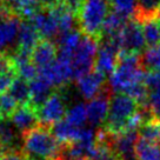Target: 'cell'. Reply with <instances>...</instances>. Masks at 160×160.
<instances>
[{"mask_svg": "<svg viewBox=\"0 0 160 160\" xmlns=\"http://www.w3.org/2000/svg\"><path fill=\"white\" fill-rule=\"evenodd\" d=\"M22 137V153L28 160H55L61 157V145L50 127L39 125Z\"/></svg>", "mask_w": 160, "mask_h": 160, "instance_id": "cell-1", "label": "cell"}, {"mask_svg": "<svg viewBox=\"0 0 160 160\" xmlns=\"http://www.w3.org/2000/svg\"><path fill=\"white\" fill-rule=\"evenodd\" d=\"M141 106L125 93H114L111 97L108 115L104 130L110 135L120 134L125 131L127 122Z\"/></svg>", "mask_w": 160, "mask_h": 160, "instance_id": "cell-2", "label": "cell"}, {"mask_svg": "<svg viewBox=\"0 0 160 160\" xmlns=\"http://www.w3.org/2000/svg\"><path fill=\"white\" fill-rule=\"evenodd\" d=\"M110 8V0H85L77 19L80 32L100 41L102 25Z\"/></svg>", "mask_w": 160, "mask_h": 160, "instance_id": "cell-3", "label": "cell"}, {"mask_svg": "<svg viewBox=\"0 0 160 160\" xmlns=\"http://www.w3.org/2000/svg\"><path fill=\"white\" fill-rule=\"evenodd\" d=\"M99 42V40L82 34L80 45L78 46L71 60L73 70V79H80L94 70Z\"/></svg>", "mask_w": 160, "mask_h": 160, "instance_id": "cell-4", "label": "cell"}, {"mask_svg": "<svg viewBox=\"0 0 160 160\" xmlns=\"http://www.w3.org/2000/svg\"><path fill=\"white\" fill-rule=\"evenodd\" d=\"M21 21L18 15L0 10V55H11L17 50Z\"/></svg>", "mask_w": 160, "mask_h": 160, "instance_id": "cell-5", "label": "cell"}, {"mask_svg": "<svg viewBox=\"0 0 160 160\" xmlns=\"http://www.w3.org/2000/svg\"><path fill=\"white\" fill-rule=\"evenodd\" d=\"M65 93L66 87L53 91V93L44 102V105L37 111L40 125L51 128L54 124L62 120L67 112L65 105Z\"/></svg>", "mask_w": 160, "mask_h": 160, "instance_id": "cell-6", "label": "cell"}, {"mask_svg": "<svg viewBox=\"0 0 160 160\" xmlns=\"http://www.w3.org/2000/svg\"><path fill=\"white\" fill-rule=\"evenodd\" d=\"M38 75L47 80L57 90L64 88L73 79V70L71 59L58 57L54 62L38 70Z\"/></svg>", "mask_w": 160, "mask_h": 160, "instance_id": "cell-7", "label": "cell"}, {"mask_svg": "<svg viewBox=\"0 0 160 160\" xmlns=\"http://www.w3.org/2000/svg\"><path fill=\"white\" fill-rule=\"evenodd\" d=\"M120 39L121 51L135 54H141L146 51V41L142 27L137 20H127L125 27L120 34Z\"/></svg>", "mask_w": 160, "mask_h": 160, "instance_id": "cell-8", "label": "cell"}, {"mask_svg": "<svg viewBox=\"0 0 160 160\" xmlns=\"http://www.w3.org/2000/svg\"><path fill=\"white\" fill-rule=\"evenodd\" d=\"M30 21L33 24L35 30L38 31L41 39L51 40L59 35V26L58 21L55 19L54 14L51 10H44L41 8L39 12H37Z\"/></svg>", "mask_w": 160, "mask_h": 160, "instance_id": "cell-9", "label": "cell"}, {"mask_svg": "<svg viewBox=\"0 0 160 160\" xmlns=\"http://www.w3.org/2000/svg\"><path fill=\"white\" fill-rule=\"evenodd\" d=\"M111 90L106 87L97 98L91 100L88 105L86 106L87 111V120L93 126H98L102 124L108 115L111 100Z\"/></svg>", "mask_w": 160, "mask_h": 160, "instance_id": "cell-10", "label": "cell"}, {"mask_svg": "<svg viewBox=\"0 0 160 160\" xmlns=\"http://www.w3.org/2000/svg\"><path fill=\"white\" fill-rule=\"evenodd\" d=\"M119 51L107 41H100L97 58H95L94 71L104 75H111L114 72L118 62Z\"/></svg>", "mask_w": 160, "mask_h": 160, "instance_id": "cell-11", "label": "cell"}, {"mask_svg": "<svg viewBox=\"0 0 160 160\" xmlns=\"http://www.w3.org/2000/svg\"><path fill=\"white\" fill-rule=\"evenodd\" d=\"M106 75L92 71L87 75L77 80V88L85 99L93 100L106 88Z\"/></svg>", "mask_w": 160, "mask_h": 160, "instance_id": "cell-12", "label": "cell"}, {"mask_svg": "<svg viewBox=\"0 0 160 160\" xmlns=\"http://www.w3.org/2000/svg\"><path fill=\"white\" fill-rule=\"evenodd\" d=\"M10 119L13 126L21 133V135L40 125L37 110L30 104L18 106V108L11 115Z\"/></svg>", "mask_w": 160, "mask_h": 160, "instance_id": "cell-13", "label": "cell"}, {"mask_svg": "<svg viewBox=\"0 0 160 160\" xmlns=\"http://www.w3.org/2000/svg\"><path fill=\"white\" fill-rule=\"evenodd\" d=\"M58 58V47L53 41L40 39L31 53V61L37 68H44L54 62Z\"/></svg>", "mask_w": 160, "mask_h": 160, "instance_id": "cell-14", "label": "cell"}, {"mask_svg": "<svg viewBox=\"0 0 160 160\" xmlns=\"http://www.w3.org/2000/svg\"><path fill=\"white\" fill-rule=\"evenodd\" d=\"M40 38L38 31L30 20H22L18 33V44L17 50L31 54L35 45L39 42Z\"/></svg>", "mask_w": 160, "mask_h": 160, "instance_id": "cell-15", "label": "cell"}, {"mask_svg": "<svg viewBox=\"0 0 160 160\" xmlns=\"http://www.w3.org/2000/svg\"><path fill=\"white\" fill-rule=\"evenodd\" d=\"M28 85H30L31 92L30 105L38 111L41 106L44 105L46 100L50 98V95L53 93L52 92L53 86L40 75H38L35 79L30 81Z\"/></svg>", "mask_w": 160, "mask_h": 160, "instance_id": "cell-16", "label": "cell"}, {"mask_svg": "<svg viewBox=\"0 0 160 160\" xmlns=\"http://www.w3.org/2000/svg\"><path fill=\"white\" fill-rule=\"evenodd\" d=\"M82 39V33L79 28L70 31L67 33H62L58 37V57L71 59L77 51L80 41Z\"/></svg>", "mask_w": 160, "mask_h": 160, "instance_id": "cell-17", "label": "cell"}, {"mask_svg": "<svg viewBox=\"0 0 160 160\" xmlns=\"http://www.w3.org/2000/svg\"><path fill=\"white\" fill-rule=\"evenodd\" d=\"M51 132L55 137V139L60 142V145L64 146L79 141L82 133V127L78 128L70 125L66 120H61L51 127Z\"/></svg>", "mask_w": 160, "mask_h": 160, "instance_id": "cell-18", "label": "cell"}, {"mask_svg": "<svg viewBox=\"0 0 160 160\" xmlns=\"http://www.w3.org/2000/svg\"><path fill=\"white\" fill-rule=\"evenodd\" d=\"M139 24L142 27L144 37H145L146 46L157 47L160 46V19L154 15L139 21Z\"/></svg>", "mask_w": 160, "mask_h": 160, "instance_id": "cell-19", "label": "cell"}, {"mask_svg": "<svg viewBox=\"0 0 160 160\" xmlns=\"http://www.w3.org/2000/svg\"><path fill=\"white\" fill-rule=\"evenodd\" d=\"M126 22H127L126 19H124L122 17H120L119 14H117L114 12L110 11V13L107 14L105 21H104V25H102L101 40L112 39L117 35H119L124 30Z\"/></svg>", "mask_w": 160, "mask_h": 160, "instance_id": "cell-20", "label": "cell"}, {"mask_svg": "<svg viewBox=\"0 0 160 160\" xmlns=\"http://www.w3.org/2000/svg\"><path fill=\"white\" fill-rule=\"evenodd\" d=\"M135 158L137 160H160V142H150L138 138Z\"/></svg>", "mask_w": 160, "mask_h": 160, "instance_id": "cell-21", "label": "cell"}, {"mask_svg": "<svg viewBox=\"0 0 160 160\" xmlns=\"http://www.w3.org/2000/svg\"><path fill=\"white\" fill-rule=\"evenodd\" d=\"M7 93L17 101V104L19 106L30 104V100H31L30 85H28L27 81L22 80L21 78H18V77L15 78Z\"/></svg>", "mask_w": 160, "mask_h": 160, "instance_id": "cell-22", "label": "cell"}, {"mask_svg": "<svg viewBox=\"0 0 160 160\" xmlns=\"http://www.w3.org/2000/svg\"><path fill=\"white\" fill-rule=\"evenodd\" d=\"M138 135L150 142H160V120L154 117L146 119L138 130Z\"/></svg>", "mask_w": 160, "mask_h": 160, "instance_id": "cell-23", "label": "cell"}, {"mask_svg": "<svg viewBox=\"0 0 160 160\" xmlns=\"http://www.w3.org/2000/svg\"><path fill=\"white\" fill-rule=\"evenodd\" d=\"M15 127L8 119H0V147L5 151L15 150Z\"/></svg>", "mask_w": 160, "mask_h": 160, "instance_id": "cell-24", "label": "cell"}, {"mask_svg": "<svg viewBox=\"0 0 160 160\" xmlns=\"http://www.w3.org/2000/svg\"><path fill=\"white\" fill-rule=\"evenodd\" d=\"M110 6L112 12L126 20L133 19L138 8L137 0H110Z\"/></svg>", "mask_w": 160, "mask_h": 160, "instance_id": "cell-25", "label": "cell"}, {"mask_svg": "<svg viewBox=\"0 0 160 160\" xmlns=\"http://www.w3.org/2000/svg\"><path fill=\"white\" fill-rule=\"evenodd\" d=\"M137 5L138 8L133 19L139 22L146 18L158 14V11L160 8V0H137Z\"/></svg>", "mask_w": 160, "mask_h": 160, "instance_id": "cell-26", "label": "cell"}, {"mask_svg": "<svg viewBox=\"0 0 160 160\" xmlns=\"http://www.w3.org/2000/svg\"><path fill=\"white\" fill-rule=\"evenodd\" d=\"M141 65L146 72L160 71V46L146 48L141 54Z\"/></svg>", "mask_w": 160, "mask_h": 160, "instance_id": "cell-27", "label": "cell"}, {"mask_svg": "<svg viewBox=\"0 0 160 160\" xmlns=\"http://www.w3.org/2000/svg\"><path fill=\"white\" fill-rule=\"evenodd\" d=\"M65 120L74 127H82L87 120V111L84 104H77L66 112Z\"/></svg>", "mask_w": 160, "mask_h": 160, "instance_id": "cell-28", "label": "cell"}, {"mask_svg": "<svg viewBox=\"0 0 160 160\" xmlns=\"http://www.w3.org/2000/svg\"><path fill=\"white\" fill-rule=\"evenodd\" d=\"M18 104L8 93L0 95V114L4 119H10L18 108Z\"/></svg>", "mask_w": 160, "mask_h": 160, "instance_id": "cell-29", "label": "cell"}, {"mask_svg": "<svg viewBox=\"0 0 160 160\" xmlns=\"http://www.w3.org/2000/svg\"><path fill=\"white\" fill-rule=\"evenodd\" d=\"M14 71L18 78H21L22 80L27 81V82H30L33 79H35L38 77V72H39L38 68H37V66L32 64V61H28V62H25V64H21V65L17 66Z\"/></svg>", "mask_w": 160, "mask_h": 160, "instance_id": "cell-30", "label": "cell"}, {"mask_svg": "<svg viewBox=\"0 0 160 160\" xmlns=\"http://www.w3.org/2000/svg\"><path fill=\"white\" fill-rule=\"evenodd\" d=\"M146 106L150 110L152 117L160 120V91H152L151 92L148 94Z\"/></svg>", "mask_w": 160, "mask_h": 160, "instance_id": "cell-31", "label": "cell"}, {"mask_svg": "<svg viewBox=\"0 0 160 160\" xmlns=\"http://www.w3.org/2000/svg\"><path fill=\"white\" fill-rule=\"evenodd\" d=\"M17 78V73L14 70H8L0 74V95L8 92L14 79Z\"/></svg>", "mask_w": 160, "mask_h": 160, "instance_id": "cell-32", "label": "cell"}, {"mask_svg": "<svg viewBox=\"0 0 160 160\" xmlns=\"http://www.w3.org/2000/svg\"><path fill=\"white\" fill-rule=\"evenodd\" d=\"M144 82L151 92L152 91H160V71L146 72Z\"/></svg>", "mask_w": 160, "mask_h": 160, "instance_id": "cell-33", "label": "cell"}, {"mask_svg": "<svg viewBox=\"0 0 160 160\" xmlns=\"http://www.w3.org/2000/svg\"><path fill=\"white\" fill-rule=\"evenodd\" d=\"M84 2H85V0H62L64 6L74 15L75 19H78V15L84 6Z\"/></svg>", "mask_w": 160, "mask_h": 160, "instance_id": "cell-34", "label": "cell"}, {"mask_svg": "<svg viewBox=\"0 0 160 160\" xmlns=\"http://www.w3.org/2000/svg\"><path fill=\"white\" fill-rule=\"evenodd\" d=\"M8 70H14L8 55H0V74Z\"/></svg>", "mask_w": 160, "mask_h": 160, "instance_id": "cell-35", "label": "cell"}, {"mask_svg": "<svg viewBox=\"0 0 160 160\" xmlns=\"http://www.w3.org/2000/svg\"><path fill=\"white\" fill-rule=\"evenodd\" d=\"M38 2L41 6V8L50 10V8H53L55 6L60 5L62 2V0H38Z\"/></svg>", "mask_w": 160, "mask_h": 160, "instance_id": "cell-36", "label": "cell"}, {"mask_svg": "<svg viewBox=\"0 0 160 160\" xmlns=\"http://www.w3.org/2000/svg\"><path fill=\"white\" fill-rule=\"evenodd\" d=\"M4 152H5V151H4L2 148H1V147H0V158L2 157V154H4Z\"/></svg>", "mask_w": 160, "mask_h": 160, "instance_id": "cell-37", "label": "cell"}, {"mask_svg": "<svg viewBox=\"0 0 160 160\" xmlns=\"http://www.w3.org/2000/svg\"><path fill=\"white\" fill-rule=\"evenodd\" d=\"M55 160H65V159H64V158H62V155H61L60 158H58V159H55Z\"/></svg>", "mask_w": 160, "mask_h": 160, "instance_id": "cell-38", "label": "cell"}, {"mask_svg": "<svg viewBox=\"0 0 160 160\" xmlns=\"http://www.w3.org/2000/svg\"><path fill=\"white\" fill-rule=\"evenodd\" d=\"M0 119H4V118H2V117H1V114H0Z\"/></svg>", "mask_w": 160, "mask_h": 160, "instance_id": "cell-39", "label": "cell"}, {"mask_svg": "<svg viewBox=\"0 0 160 160\" xmlns=\"http://www.w3.org/2000/svg\"><path fill=\"white\" fill-rule=\"evenodd\" d=\"M0 10H1V6H0Z\"/></svg>", "mask_w": 160, "mask_h": 160, "instance_id": "cell-40", "label": "cell"}]
</instances>
